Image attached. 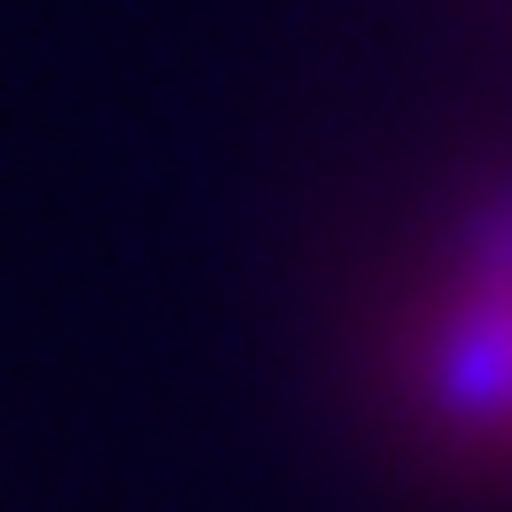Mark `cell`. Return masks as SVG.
<instances>
[{"label": "cell", "instance_id": "6da1fadb", "mask_svg": "<svg viewBox=\"0 0 512 512\" xmlns=\"http://www.w3.org/2000/svg\"><path fill=\"white\" fill-rule=\"evenodd\" d=\"M427 381L466 427L512 435V202L489 210L458 249L427 334Z\"/></svg>", "mask_w": 512, "mask_h": 512}]
</instances>
